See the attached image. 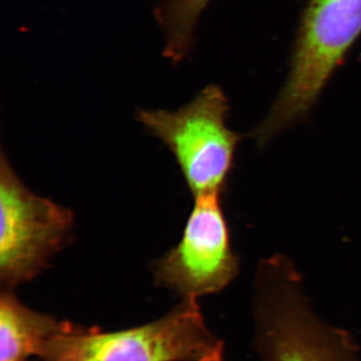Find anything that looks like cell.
<instances>
[{
	"label": "cell",
	"mask_w": 361,
	"mask_h": 361,
	"mask_svg": "<svg viewBox=\"0 0 361 361\" xmlns=\"http://www.w3.org/2000/svg\"><path fill=\"white\" fill-rule=\"evenodd\" d=\"M71 323L26 307L9 290L0 296V361H23L42 351Z\"/></svg>",
	"instance_id": "obj_7"
},
{
	"label": "cell",
	"mask_w": 361,
	"mask_h": 361,
	"mask_svg": "<svg viewBox=\"0 0 361 361\" xmlns=\"http://www.w3.org/2000/svg\"><path fill=\"white\" fill-rule=\"evenodd\" d=\"M254 298L255 346L261 361H360L348 332L323 322L288 258L258 265Z\"/></svg>",
	"instance_id": "obj_1"
},
{
	"label": "cell",
	"mask_w": 361,
	"mask_h": 361,
	"mask_svg": "<svg viewBox=\"0 0 361 361\" xmlns=\"http://www.w3.org/2000/svg\"><path fill=\"white\" fill-rule=\"evenodd\" d=\"M238 271L219 195L197 197L182 238L153 265L157 283L192 299L223 290Z\"/></svg>",
	"instance_id": "obj_6"
},
{
	"label": "cell",
	"mask_w": 361,
	"mask_h": 361,
	"mask_svg": "<svg viewBox=\"0 0 361 361\" xmlns=\"http://www.w3.org/2000/svg\"><path fill=\"white\" fill-rule=\"evenodd\" d=\"M361 35V0H308L288 75L264 121L254 130L264 146L305 116Z\"/></svg>",
	"instance_id": "obj_2"
},
{
	"label": "cell",
	"mask_w": 361,
	"mask_h": 361,
	"mask_svg": "<svg viewBox=\"0 0 361 361\" xmlns=\"http://www.w3.org/2000/svg\"><path fill=\"white\" fill-rule=\"evenodd\" d=\"M229 104L209 85L180 110H142L137 121L167 146L195 197L225 191L240 135L227 127Z\"/></svg>",
	"instance_id": "obj_4"
},
{
	"label": "cell",
	"mask_w": 361,
	"mask_h": 361,
	"mask_svg": "<svg viewBox=\"0 0 361 361\" xmlns=\"http://www.w3.org/2000/svg\"><path fill=\"white\" fill-rule=\"evenodd\" d=\"M0 280L11 289L30 281L71 239L73 211L33 193L4 152L0 160Z\"/></svg>",
	"instance_id": "obj_5"
},
{
	"label": "cell",
	"mask_w": 361,
	"mask_h": 361,
	"mask_svg": "<svg viewBox=\"0 0 361 361\" xmlns=\"http://www.w3.org/2000/svg\"><path fill=\"white\" fill-rule=\"evenodd\" d=\"M224 343L207 326L197 299L184 298L142 326L102 332L70 324L45 345L44 361H222Z\"/></svg>",
	"instance_id": "obj_3"
},
{
	"label": "cell",
	"mask_w": 361,
	"mask_h": 361,
	"mask_svg": "<svg viewBox=\"0 0 361 361\" xmlns=\"http://www.w3.org/2000/svg\"><path fill=\"white\" fill-rule=\"evenodd\" d=\"M23 361H25V360H23Z\"/></svg>",
	"instance_id": "obj_9"
},
{
	"label": "cell",
	"mask_w": 361,
	"mask_h": 361,
	"mask_svg": "<svg viewBox=\"0 0 361 361\" xmlns=\"http://www.w3.org/2000/svg\"><path fill=\"white\" fill-rule=\"evenodd\" d=\"M211 0H165L161 8V23L167 35L166 54L180 61L191 49L195 26Z\"/></svg>",
	"instance_id": "obj_8"
}]
</instances>
